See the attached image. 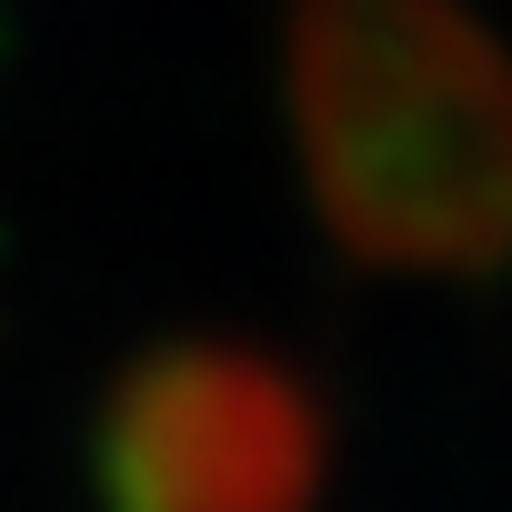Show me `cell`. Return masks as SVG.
Segmentation results:
<instances>
[{
	"mask_svg": "<svg viewBox=\"0 0 512 512\" xmlns=\"http://www.w3.org/2000/svg\"><path fill=\"white\" fill-rule=\"evenodd\" d=\"M292 121L362 262H512V61L462 0H292Z\"/></svg>",
	"mask_w": 512,
	"mask_h": 512,
	"instance_id": "6da1fadb",
	"label": "cell"
},
{
	"mask_svg": "<svg viewBox=\"0 0 512 512\" xmlns=\"http://www.w3.org/2000/svg\"><path fill=\"white\" fill-rule=\"evenodd\" d=\"M101 482L121 502H161V512L302 502L322 482V412L272 352L171 342L111 392Z\"/></svg>",
	"mask_w": 512,
	"mask_h": 512,
	"instance_id": "7a4b0ae2",
	"label": "cell"
}]
</instances>
